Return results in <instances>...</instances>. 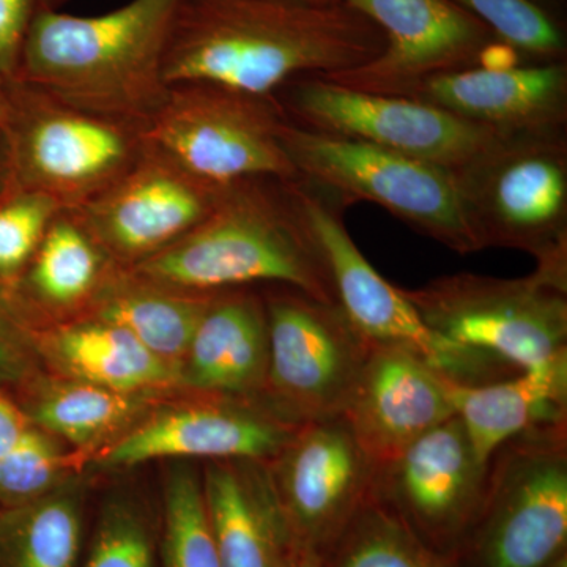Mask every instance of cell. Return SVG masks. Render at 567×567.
<instances>
[{"label":"cell","instance_id":"obj_1","mask_svg":"<svg viewBox=\"0 0 567 567\" xmlns=\"http://www.w3.org/2000/svg\"><path fill=\"white\" fill-rule=\"evenodd\" d=\"M374 21L349 3L312 0H177L163 78L275 96L287 82L374 61L385 48Z\"/></svg>","mask_w":567,"mask_h":567},{"label":"cell","instance_id":"obj_2","mask_svg":"<svg viewBox=\"0 0 567 567\" xmlns=\"http://www.w3.org/2000/svg\"><path fill=\"white\" fill-rule=\"evenodd\" d=\"M132 274L178 292L212 293L270 282L338 303L323 246L290 181L281 178L227 183L203 221L142 260Z\"/></svg>","mask_w":567,"mask_h":567},{"label":"cell","instance_id":"obj_3","mask_svg":"<svg viewBox=\"0 0 567 567\" xmlns=\"http://www.w3.org/2000/svg\"><path fill=\"white\" fill-rule=\"evenodd\" d=\"M177 0H132L100 17L50 11L25 37L14 80L73 110L144 126L166 100Z\"/></svg>","mask_w":567,"mask_h":567},{"label":"cell","instance_id":"obj_4","mask_svg":"<svg viewBox=\"0 0 567 567\" xmlns=\"http://www.w3.org/2000/svg\"><path fill=\"white\" fill-rule=\"evenodd\" d=\"M481 248L527 252L567 286V134L507 133L451 171Z\"/></svg>","mask_w":567,"mask_h":567},{"label":"cell","instance_id":"obj_5","mask_svg":"<svg viewBox=\"0 0 567 567\" xmlns=\"http://www.w3.org/2000/svg\"><path fill=\"white\" fill-rule=\"evenodd\" d=\"M457 567H567V421L507 442Z\"/></svg>","mask_w":567,"mask_h":567},{"label":"cell","instance_id":"obj_6","mask_svg":"<svg viewBox=\"0 0 567 567\" xmlns=\"http://www.w3.org/2000/svg\"><path fill=\"white\" fill-rule=\"evenodd\" d=\"M401 292L436 333L517 371L567 364V286L543 271L514 279L457 274Z\"/></svg>","mask_w":567,"mask_h":567},{"label":"cell","instance_id":"obj_7","mask_svg":"<svg viewBox=\"0 0 567 567\" xmlns=\"http://www.w3.org/2000/svg\"><path fill=\"white\" fill-rule=\"evenodd\" d=\"M290 185L323 246L336 301L369 342L415 354L464 385H483L520 372L494 354L457 344L427 327L401 289L388 282L354 245L344 221L350 204L339 194L303 177L292 178Z\"/></svg>","mask_w":567,"mask_h":567},{"label":"cell","instance_id":"obj_8","mask_svg":"<svg viewBox=\"0 0 567 567\" xmlns=\"http://www.w3.org/2000/svg\"><path fill=\"white\" fill-rule=\"evenodd\" d=\"M279 141L295 171L347 200L380 205L451 251H481L465 218L456 178L445 167L406 158L365 142L324 136L284 122Z\"/></svg>","mask_w":567,"mask_h":567},{"label":"cell","instance_id":"obj_9","mask_svg":"<svg viewBox=\"0 0 567 567\" xmlns=\"http://www.w3.org/2000/svg\"><path fill=\"white\" fill-rule=\"evenodd\" d=\"M287 121L276 96L189 82L171 85L162 107L142 126V140L212 185L292 181L298 174L278 136Z\"/></svg>","mask_w":567,"mask_h":567},{"label":"cell","instance_id":"obj_10","mask_svg":"<svg viewBox=\"0 0 567 567\" xmlns=\"http://www.w3.org/2000/svg\"><path fill=\"white\" fill-rule=\"evenodd\" d=\"M278 287L265 298L268 369L260 401L297 425L342 416L371 342L338 303Z\"/></svg>","mask_w":567,"mask_h":567},{"label":"cell","instance_id":"obj_11","mask_svg":"<svg viewBox=\"0 0 567 567\" xmlns=\"http://www.w3.org/2000/svg\"><path fill=\"white\" fill-rule=\"evenodd\" d=\"M289 122L324 136L360 141L454 171L494 144L502 132L431 104L301 76L275 93Z\"/></svg>","mask_w":567,"mask_h":567},{"label":"cell","instance_id":"obj_12","mask_svg":"<svg viewBox=\"0 0 567 567\" xmlns=\"http://www.w3.org/2000/svg\"><path fill=\"white\" fill-rule=\"evenodd\" d=\"M22 87L24 103H13L7 125L13 128L17 188L74 210L106 192L144 151L141 126L76 111Z\"/></svg>","mask_w":567,"mask_h":567},{"label":"cell","instance_id":"obj_13","mask_svg":"<svg viewBox=\"0 0 567 567\" xmlns=\"http://www.w3.org/2000/svg\"><path fill=\"white\" fill-rule=\"evenodd\" d=\"M487 468L453 416L377 465L372 496L425 546L454 559L480 516Z\"/></svg>","mask_w":567,"mask_h":567},{"label":"cell","instance_id":"obj_14","mask_svg":"<svg viewBox=\"0 0 567 567\" xmlns=\"http://www.w3.org/2000/svg\"><path fill=\"white\" fill-rule=\"evenodd\" d=\"M344 2L374 21L386 40L374 61L322 76L354 91L404 99L427 78L483 66L499 43L488 25L454 0Z\"/></svg>","mask_w":567,"mask_h":567},{"label":"cell","instance_id":"obj_15","mask_svg":"<svg viewBox=\"0 0 567 567\" xmlns=\"http://www.w3.org/2000/svg\"><path fill=\"white\" fill-rule=\"evenodd\" d=\"M223 188L194 177L145 144L117 182L71 212L107 257L133 268L203 221Z\"/></svg>","mask_w":567,"mask_h":567},{"label":"cell","instance_id":"obj_16","mask_svg":"<svg viewBox=\"0 0 567 567\" xmlns=\"http://www.w3.org/2000/svg\"><path fill=\"white\" fill-rule=\"evenodd\" d=\"M268 466L295 539L319 557L368 502L377 472L342 416L301 425Z\"/></svg>","mask_w":567,"mask_h":567},{"label":"cell","instance_id":"obj_17","mask_svg":"<svg viewBox=\"0 0 567 567\" xmlns=\"http://www.w3.org/2000/svg\"><path fill=\"white\" fill-rule=\"evenodd\" d=\"M301 425L264 402L224 398L152 417L123 436L103 457V468H130L164 457L274 461Z\"/></svg>","mask_w":567,"mask_h":567},{"label":"cell","instance_id":"obj_18","mask_svg":"<svg viewBox=\"0 0 567 567\" xmlns=\"http://www.w3.org/2000/svg\"><path fill=\"white\" fill-rule=\"evenodd\" d=\"M415 354L372 344L342 417L377 465L454 416L450 383Z\"/></svg>","mask_w":567,"mask_h":567},{"label":"cell","instance_id":"obj_19","mask_svg":"<svg viewBox=\"0 0 567 567\" xmlns=\"http://www.w3.org/2000/svg\"><path fill=\"white\" fill-rule=\"evenodd\" d=\"M404 99L502 133L561 130L567 125V65L525 63L453 71L417 82Z\"/></svg>","mask_w":567,"mask_h":567},{"label":"cell","instance_id":"obj_20","mask_svg":"<svg viewBox=\"0 0 567 567\" xmlns=\"http://www.w3.org/2000/svg\"><path fill=\"white\" fill-rule=\"evenodd\" d=\"M205 514L221 567H295V539L264 461H213L203 480Z\"/></svg>","mask_w":567,"mask_h":567},{"label":"cell","instance_id":"obj_21","mask_svg":"<svg viewBox=\"0 0 567 567\" xmlns=\"http://www.w3.org/2000/svg\"><path fill=\"white\" fill-rule=\"evenodd\" d=\"M267 369L265 300L245 287L213 293L183 360V382L208 394L260 401Z\"/></svg>","mask_w":567,"mask_h":567},{"label":"cell","instance_id":"obj_22","mask_svg":"<svg viewBox=\"0 0 567 567\" xmlns=\"http://www.w3.org/2000/svg\"><path fill=\"white\" fill-rule=\"evenodd\" d=\"M450 395L477 461L488 465L516 436L567 421V364L483 385L451 382Z\"/></svg>","mask_w":567,"mask_h":567},{"label":"cell","instance_id":"obj_23","mask_svg":"<svg viewBox=\"0 0 567 567\" xmlns=\"http://www.w3.org/2000/svg\"><path fill=\"white\" fill-rule=\"evenodd\" d=\"M80 488L63 483L0 511V567H81L85 509Z\"/></svg>","mask_w":567,"mask_h":567},{"label":"cell","instance_id":"obj_24","mask_svg":"<svg viewBox=\"0 0 567 567\" xmlns=\"http://www.w3.org/2000/svg\"><path fill=\"white\" fill-rule=\"evenodd\" d=\"M55 357L81 380L121 393L169 385L175 364L153 354L130 331L95 319L63 327L52 336Z\"/></svg>","mask_w":567,"mask_h":567},{"label":"cell","instance_id":"obj_25","mask_svg":"<svg viewBox=\"0 0 567 567\" xmlns=\"http://www.w3.org/2000/svg\"><path fill=\"white\" fill-rule=\"evenodd\" d=\"M137 279L136 286L122 287L104 298L95 319L117 324L130 331L153 354L177 364L185 360L203 319L212 293L178 292L167 287Z\"/></svg>","mask_w":567,"mask_h":567},{"label":"cell","instance_id":"obj_26","mask_svg":"<svg viewBox=\"0 0 567 567\" xmlns=\"http://www.w3.org/2000/svg\"><path fill=\"white\" fill-rule=\"evenodd\" d=\"M106 257L78 216L62 210L33 254V292L54 308H73L99 286Z\"/></svg>","mask_w":567,"mask_h":567},{"label":"cell","instance_id":"obj_27","mask_svg":"<svg viewBox=\"0 0 567 567\" xmlns=\"http://www.w3.org/2000/svg\"><path fill=\"white\" fill-rule=\"evenodd\" d=\"M320 567H457L425 546L374 496L358 509L327 550Z\"/></svg>","mask_w":567,"mask_h":567},{"label":"cell","instance_id":"obj_28","mask_svg":"<svg viewBox=\"0 0 567 567\" xmlns=\"http://www.w3.org/2000/svg\"><path fill=\"white\" fill-rule=\"evenodd\" d=\"M140 405L134 394L92 383H69L41 398L33 410V420L71 445L85 447L125 427Z\"/></svg>","mask_w":567,"mask_h":567},{"label":"cell","instance_id":"obj_29","mask_svg":"<svg viewBox=\"0 0 567 567\" xmlns=\"http://www.w3.org/2000/svg\"><path fill=\"white\" fill-rule=\"evenodd\" d=\"M162 567H221L205 514L203 480L174 470L164 484Z\"/></svg>","mask_w":567,"mask_h":567},{"label":"cell","instance_id":"obj_30","mask_svg":"<svg viewBox=\"0 0 567 567\" xmlns=\"http://www.w3.org/2000/svg\"><path fill=\"white\" fill-rule=\"evenodd\" d=\"M162 514L153 522L137 503H104L81 567H162Z\"/></svg>","mask_w":567,"mask_h":567},{"label":"cell","instance_id":"obj_31","mask_svg":"<svg viewBox=\"0 0 567 567\" xmlns=\"http://www.w3.org/2000/svg\"><path fill=\"white\" fill-rule=\"evenodd\" d=\"M527 63L566 62L561 21L539 0H454Z\"/></svg>","mask_w":567,"mask_h":567},{"label":"cell","instance_id":"obj_32","mask_svg":"<svg viewBox=\"0 0 567 567\" xmlns=\"http://www.w3.org/2000/svg\"><path fill=\"white\" fill-rule=\"evenodd\" d=\"M61 447L35 429H29L13 450L0 457V503L22 505L61 486L66 472Z\"/></svg>","mask_w":567,"mask_h":567},{"label":"cell","instance_id":"obj_33","mask_svg":"<svg viewBox=\"0 0 567 567\" xmlns=\"http://www.w3.org/2000/svg\"><path fill=\"white\" fill-rule=\"evenodd\" d=\"M63 208L44 194L17 188L0 203V276L32 260L48 227Z\"/></svg>","mask_w":567,"mask_h":567},{"label":"cell","instance_id":"obj_34","mask_svg":"<svg viewBox=\"0 0 567 567\" xmlns=\"http://www.w3.org/2000/svg\"><path fill=\"white\" fill-rule=\"evenodd\" d=\"M66 0H0V73L17 74L25 37L41 14L59 11Z\"/></svg>","mask_w":567,"mask_h":567},{"label":"cell","instance_id":"obj_35","mask_svg":"<svg viewBox=\"0 0 567 567\" xmlns=\"http://www.w3.org/2000/svg\"><path fill=\"white\" fill-rule=\"evenodd\" d=\"M29 424L24 415L11 405L7 399L0 398V457L13 450L28 434Z\"/></svg>","mask_w":567,"mask_h":567},{"label":"cell","instance_id":"obj_36","mask_svg":"<svg viewBox=\"0 0 567 567\" xmlns=\"http://www.w3.org/2000/svg\"><path fill=\"white\" fill-rule=\"evenodd\" d=\"M6 80L7 76L0 73V126L9 125L11 106H13V102H10L9 96H7L6 85H3Z\"/></svg>","mask_w":567,"mask_h":567},{"label":"cell","instance_id":"obj_37","mask_svg":"<svg viewBox=\"0 0 567 567\" xmlns=\"http://www.w3.org/2000/svg\"><path fill=\"white\" fill-rule=\"evenodd\" d=\"M11 368H13V363H11L9 347H7L6 342H3L2 336H0V379L9 375Z\"/></svg>","mask_w":567,"mask_h":567},{"label":"cell","instance_id":"obj_38","mask_svg":"<svg viewBox=\"0 0 567 567\" xmlns=\"http://www.w3.org/2000/svg\"><path fill=\"white\" fill-rule=\"evenodd\" d=\"M295 567H320V557L315 550H305Z\"/></svg>","mask_w":567,"mask_h":567},{"label":"cell","instance_id":"obj_39","mask_svg":"<svg viewBox=\"0 0 567 567\" xmlns=\"http://www.w3.org/2000/svg\"><path fill=\"white\" fill-rule=\"evenodd\" d=\"M312 2L330 3V2H342V0H312Z\"/></svg>","mask_w":567,"mask_h":567}]
</instances>
